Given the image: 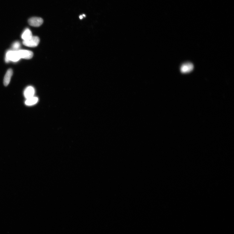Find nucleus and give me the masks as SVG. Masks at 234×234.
I'll list each match as a JSON object with an SVG mask.
<instances>
[{"label": "nucleus", "instance_id": "3", "mask_svg": "<svg viewBox=\"0 0 234 234\" xmlns=\"http://www.w3.org/2000/svg\"><path fill=\"white\" fill-rule=\"evenodd\" d=\"M30 25L34 27H39L43 24V20L40 17H33L30 18L28 20Z\"/></svg>", "mask_w": 234, "mask_h": 234}, {"label": "nucleus", "instance_id": "12", "mask_svg": "<svg viewBox=\"0 0 234 234\" xmlns=\"http://www.w3.org/2000/svg\"><path fill=\"white\" fill-rule=\"evenodd\" d=\"M82 16H83V17H86V15H84V14H83V15H82Z\"/></svg>", "mask_w": 234, "mask_h": 234}, {"label": "nucleus", "instance_id": "1", "mask_svg": "<svg viewBox=\"0 0 234 234\" xmlns=\"http://www.w3.org/2000/svg\"><path fill=\"white\" fill-rule=\"evenodd\" d=\"M21 58L18 51H9L6 54L5 61L6 62L10 61L17 62L20 60Z\"/></svg>", "mask_w": 234, "mask_h": 234}, {"label": "nucleus", "instance_id": "11", "mask_svg": "<svg viewBox=\"0 0 234 234\" xmlns=\"http://www.w3.org/2000/svg\"><path fill=\"white\" fill-rule=\"evenodd\" d=\"M83 16H82V15H80V16H79V18H80V19H81H81H83Z\"/></svg>", "mask_w": 234, "mask_h": 234}, {"label": "nucleus", "instance_id": "8", "mask_svg": "<svg viewBox=\"0 0 234 234\" xmlns=\"http://www.w3.org/2000/svg\"><path fill=\"white\" fill-rule=\"evenodd\" d=\"M32 32L29 29H26L22 33L21 37L23 41L28 40L32 37Z\"/></svg>", "mask_w": 234, "mask_h": 234}, {"label": "nucleus", "instance_id": "7", "mask_svg": "<svg viewBox=\"0 0 234 234\" xmlns=\"http://www.w3.org/2000/svg\"><path fill=\"white\" fill-rule=\"evenodd\" d=\"M13 74L12 69H10L7 71L4 79V84L5 86H7L10 82V79Z\"/></svg>", "mask_w": 234, "mask_h": 234}, {"label": "nucleus", "instance_id": "4", "mask_svg": "<svg viewBox=\"0 0 234 234\" xmlns=\"http://www.w3.org/2000/svg\"><path fill=\"white\" fill-rule=\"evenodd\" d=\"M194 68L193 64L190 62H186L181 65L180 70L181 72L183 73H189L193 70Z\"/></svg>", "mask_w": 234, "mask_h": 234}, {"label": "nucleus", "instance_id": "6", "mask_svg": "<svg viewBox=\"0 0 234 234\" xmlns=\"http://www.w3.org/2000/svg\"><path fill=\"white\" fill-rule=\"evenodd\" d=\"M35 93V90L34 87L29 86L27 87L24 90V96L26 99L34 96Z\"/></svg>", "mask_w": 234, "mask_h": 234}, {"label": "nucleus", "instance_id": "9", "mask_svg": "<svg viewBox=\"0 0 234 234\" xmlns=\"http://www.w3.org/2000/svg\"><path fill=\"white\" fill-rule=\"evenodd\" d=\"M38 100V98L34 96L30 98L26 99L25 104L27 106H32L36 104Z\"/></svg>", "mask_w": 234, "mask_h": 234}, {"label": "nucleus", "instance_id": "2", "mask_svg": "<svg viewBox=\"0 0 234 234\" xmlns=\"http://www.w3.org/2000/svg\"><path fill=\"white\" fill-rule=\"evenodd\" d=\"M40 41L39 37L37 36H32L28 40L23 41V44L27 47H34L37 46Z\"/></svg>", "mask_w": 234, "mask_h": 234}, {"label": "nucleus", "instance_id": "5", "mask_svg": "<svg viewBox=\"0 0 234 234\" xmlns=\"http://www.w3.org/2000/svg\"><path fill=\"white\" fill-rule=\"evenodd\" d=\"M18 52L21 58L26 59H30L33 56V53L32 51L26 50H19Z\"/></svg>", "mask_w": 234, "mask_h": 234}, {"label": "nucleus", "instance_id": "10", "mask_svg": "<svg viewBox=\"0 0 234 234\" xmlns=\"http://www.w3.org/2000/svg\"><path fill=\"white\" fill-rule=\"evenodd\" d=\"M21 45L19 41H15L12 45V48L13 51H18L20 48Z\"/></svg>", "mask_w": 234, "mask_h": 234}]
</instances>
